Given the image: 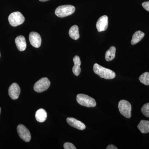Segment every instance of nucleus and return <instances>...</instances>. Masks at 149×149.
Masks as SVG:
<instances>
[{"instance_id":"nucleus-14","label":"nucleus","mask_w":149,"mask_h":149,"mask_svg":"<svg viewBox=\"0 0 149 149\" xmlns=\"http://www.w3.org/2000/svg\"><path fill=\"white\" fill-rule=\"evenodd\" d=\"M35 118L37 121L42 123L45 121L47 118V113L45 109H40L36 111Z\"/></svg>"},{"instance_id":"nucleus-21","label":"nucleus","mask_w":149,"mask_h":149,"mask_svg":"<svg viewBox=\"0 0 149 149\" xmlns=\"http://www.w3.org/2000/svg\"><path fill=\"white\" fill-rule=\"evenodd\" d=\"M65 149H76L73 144L70 143H65L63 146Z\"/></svg>"},{"instance_id":"nucleus-9","label":"nucleus","mask_w":149,"mask_h":149,"mask_svg":"<svg viewBox=\"0 0 149 149\" xmlns=\"http://www.w3.org/2000/svg\"><path fill=\"white\" fill-rule=\"evenodd\" d=\"M108 26V17L107 15H103L99 18L96 23V28L99 32L107 30Z\"/></svg>"},{"instance_id":"nucleus-17","label":"nucleus","mask_w":149,"mask_h":149,"mask_svg":"<svg viewBox=\"0 0 149 149\" xmlns=\"http://www.w3.org/2000/svg\"><path fill=\"white\" fill-rule=\"evenodd\" d=\"M69 35L70 37L74 40H77L80 37L79 33V28L76 25H73L69 29Z\"/></svg>"},{"instance_id":"nucleus-16","label":"nucleus","mask_w":149,"mask_h":149,"mask_svg":"<svg viewBox=\"0 0 149 149\" xmlns=\"http://www.w3.org/2000/svg\"><path fill=\"white\" fill-rule=\"evenodd\" d=\"M145 36V34L142 31H137L134 33L132 37L131 43L132 45H135L137 43L139 42Z\"/></svg>"},{"instance_id":"nucleus-13","label":"nucleus","mask_w":149,"mask_h":149,"mask_svg":"<svg viewBox=\"0 0 149 149\" xmlns=\"http://www.w3.org/2000/svg\"><path fill=\"white\" fill-rule=\"evenodd\" d=\"M74 65L72 67V71L74 75L78 76L81 72V68L80 65H81V61L80 57L78 56H75L73 59Z\"/></svg>"},{"instance_id":"nucleus-22","label":"nucleus","mask_w":149,"mask_h":149,"mask_svg":"<svg viewBox=\"0 0 149 149\" xmlns=\"http://www.w3.org/2000/svg\"><path fill=\"white\" fill-rule=\"evenodd\" d=\"M142 6L146 10L149 12V1L144 2L142 3Z\"/></svg>"},{"instance_id":"nucleus-19","label":"nucleus","mask_w":149,"mask_h":149,"mask_svg":"<svg viewBox=\"0 0 149 149\" xmlns=\"http://www.w3.org/2000/svg\"><path fill=\"white\" fill-rule=\"evenodd\" d=\"M139 79L140 82L144 85H149V72H144L140 76Z\"/></svg>"},{"instance_id":"nucleus-1","label":"nucleus","mask_w":149,"mask_h":149,"mask_svg":"<svg viewBox=\"0 0 149 149\" xmlns=\"http://www.w3.org/2000/svg\"><path fill=\"white\" fill-rule=\"evenodd\" d=\"M93 70L95 74L101 78L105 79H112L116 77V73L113 70L95 63L93 66Z\"/></svg>"},{"instance_id":"nucleus-12","label":"nucleus","mask_w":149,"mask_h":149,"mask_svg":"<svg viewBox=\"0 0 149 149\" xmlns=\"http://www.w3.org/2000/svg\"><path fill=\"white\" fill-rule=\"evenodd\" d=\"M15 42L17 47L20 52H23L26 49L27 44L25 37L24 36L21 35L17 36L15 38Z\"/></svg>"},{"instance_id":"nucleus-5","label":"nucleus","mask_w":149,"mask_h":149,"mask_svg":"<svg viewBox=\"0 0 149 149\" xmlns=\"http://www.w3.org/2000/svg\"><path fill=\"white\" fill-rule=\"evenodd\" d=\"M25 18L22 14L19 12H15L10 15L8 21L10 24L13 27H17L21 25L24 22Z\"/></svg>"},{"instance_id":"nucleus-25","label":"nucleus","mask_w":149,"mask_h":149,"mask_svg":"<svg viewBox=\"0 0 149 149\" xmlns=\"http://www.w3.org/2000/svg\"><path fill=\"white\" fill-rule=\"evenodd\" d=\"M1 107H0V113H1Z\"/></svg>"},{"instance_id":"nucleus-15","label":"nucleus","mask_w":149,"mask_h":149,"mask_svg":"<svg viewBox=\"0 0 149 149\" xmlns=\"http://www.w3.org/2000/svg\"><path fill=\"white\" fill-rule=\"evenodd\" d=\"M138 128L142 133L146 134L149 133V121L141 120L138 125Z\"/></svg>"},{"instance_id":"nucleus-23","label":"nucleus","mask_w":149,"mask_h":149,"mask_svg":"<svg viewBox=\"0 0 149 149\" xmlns=\"http://www.w3.org/2000/svg\"><path fill=\"white\" fill-rule=\"evenodd\" d=\"M118 148L117 147H116L115 146L113 145H109L107 147V149H117Z\"/></svg>"},{"instance_id":"nucleus-7","label":"nucleus","mask_w":149,"mask_h":149,"mask_svg":"<svg viewBox=\"0 0 149 149\" xmlns=\"http://www.w3.org/2000/svg\"><path fill=\"white\" fill-rule=\"evenodd\" d=\"M17 133L20 138L26 142L31 140V136L29 130L24 125L20 124L17 127Z\"/></svg>"},{"instance_id":"nucleus-20","label":"nucleus","mask_w":149,"mask_h":149,"mask_svg":"<svg viewBox=\"0 0 149 149\" xmlns=\"http://www.w3.org/2000/svg\"><path fill=\"white\" fill-rule=\"evenodd\" d=\"M141 112L145 116L149 118V103L145 104L141 108Z\"/></svg>"},{"instance_id":"nucleus-8","label":"nucleus","mask_w":149,"mask_h":149,"mask_svg":"<svg viewBox=\"0 0 149 149\" xmlns=\"http://www.w3.org/2000/svg\"><path fill=\"white\" fill-rule=\"evenodd\" d=\"M29 40L31 45L34 47L38 48L41 46L42 38L39 33L36 32H31L29 34Z\"/></svg>"},{"instance_id":"nucleus-10","label":"nucleus","mask_w":149,"mask_h":149,"mask_svg":"<svg viewBox=\"0 0 149 149\" xmlns=\"http://www.w3.org/2000/svg\"><path fill=\"white\" fill-rule=\"evenodd\" d=\"M20 93V88L18 84L13 83L10 86L8 89V94L10 97L13 100L18 98Z\"/></svg>"},{"instance_id":"nucleus-26","label":"nucleus","mask_w":149,"mask_h":149,"mask_svg":"<svg viewBox=\"0 0 149 149\" xmlns=\"http://www.w3.org/2000/svg\"><path fill=\"white\" fill-rule=\"evenodd\" d=\"M0 56H1V54H0Z\"/></svg>"},{"instance_id":"nucleus-4","label":"nucleus","mask_w":149,"mask_h":149,"mask_svg":"<svg viewBox=\"0 0 149 149\" xmlns=\"http://www.w3.org/2000/svg\"><path fill=\"white\" fill-rule=\"evenodd\" d=\"M118 109L121 115L126 118L131 117V105L130 103L125 100H121L118 103Z\"/></svg>"},{"instance_id":"nucleus-3","label":"nucleus","mask_w":149,"mask_h":149,"mask_svg":"<svg viewBox=\"0 0 149 149\" xmlns=\"http://www.w3.org/2000/svg\"><path fill=\"white\" fill-rule=\"evenodd\" d=\"M76 100L78 103L80 105L87 107H94L97 105L95 99L85 94H78Z\"/></svg>"},{"instance_id":"nucleus-6","label":"nucleus","mask_w":149,"mask_h":149,"mask_svg":"<svg viewBox=\"0 0 149 149\" xmlns=\"http://www.w3.org/2000/svg\"><path fill=\"white\" fill-rule=\"evenodd\" d=\"M50 85V82L47 77H43L35 83L34 89L37 93H42L47 91Z\"/></svg>"},{"instance_id":"nucleus-24","label":"nucleus","mask_w":149,"mask_h":149,"mask_svg":"<svg viewBox=\"0 0 149 149\" xmlns=\"http://www.w3.org/2000/svg\"><path fill=\"white\" fill-rule=\"evenodd\" d=\"M39 1L41 2H46L47 1H49V0H39Z\"/></svg>"},{"instance_id":"nucleus-18","label":"nucleus","mask_w":149,"mask_h":149,"mask_svg":"<svg viewBox=\"0 0 149 149\" xmlns=\"http://www.w3.org/2000/svg\"><path fill=\"white\" fill-rule=\"evenodd\" d=\"M116 49L113 46L110 48L107 51L105 54V60L107 61H111L115 57Z\"/></svg>"},{"instance_id":"nucleus-11","label":"nucleus","mask_w":149,"mask_h":149,"mask_svg":"<svg viewBox=\"0 0 149 149\" xmlns=\"http://www.w3.org/2000/svg\"><path fill=\"white\" fill-rule=\"evenodd\" d=\"M66 121L70 126L77 128L78 130H84L86 128V126L84 123L73 118H68Z\"/></svg>"},{"instance_id":"nucleus-2","label":"nucleus","mask_w":149,"mask_h":149,"mask_svg":"<svg viewBox=\"0 0 149 149\" xmlns=\"http://www.w3.org/2000/svg\"><path fill=\"white\" fill-rule=\"evenodd\" d=\"M75 7L70 5L59 6L56 9L55 13L57 16L64 17L71 15L74 12Z\"/></svg>"}]
</instances>
